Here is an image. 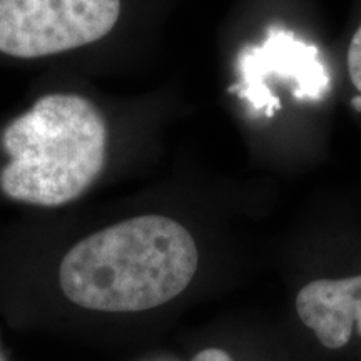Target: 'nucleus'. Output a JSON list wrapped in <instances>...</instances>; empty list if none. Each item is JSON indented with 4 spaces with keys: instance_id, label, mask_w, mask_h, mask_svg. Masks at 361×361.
<instances>
[{
    "instance_id": "nucleus-1",
    "label": "nucleus",
    "mask_w": 361,
    "mask_h": 361,
    "mask_svg": "<svg viewBox=\"0 0 361 361\" xmlns=\"http://www.w3.org/2000/svg\"><path fill=\"white\" fill-rule=\"evenodd\" d=\"M197 259L183 224L159 214L137 216L79 241L62 259L59 283L80 308L134 313L180 295Z\"/></svg>"
},
{
    "instance_id": "nucleus-2",
    "label": "nucleus",
    "mask_w": 361,
    "mask_h": 361,
    "mask_svg": "<svg viewBox=\"0 0 361 361\" xmlns=\"http://www.w3.org/2000/svg\"><path fill=\"white\" fill-rule=\"evenodd\" d=\"M8 162L0 189L13 201L57 207L96 183L107 156V126L79 94H47L2 133Z\"/></svg>"
},
{
    "instance_id": "nucleus-3",
    "label": "nucleus",
    "mask_w": 361,
    "mask_h": 361,
    "mask_svg": "<svg viewBox=\"0 0 361 361\" xmlns=\"http://www.w3.org/2000/svg\"><path fill=\"white\" fill-rule=\"evenodd\" d=\"M119 16L121 0H0V52L37 59L84 47Z\"/></svg>"
},
{
    "instance_id": "nucleus-4",
    "label": "nucleus",
    "mask_w": 361,
    "mask_h": 361,
    "mask_svg": "<svg viewBox=\"0 0 361 361\" xmlns=\"http://www.w3.org/2000/svg\"><path fill=\"white\" fill-rule=\"evenodd\" d=\"M238 89L256 112L273 116L281 107L271 84L283 82L300 101H319L329 89V75L319 51L283 27H271L264 42L239 54Z\"/></svg>"
},
{
    "instance_id": "nucleus-5",
    "label": "nucleus",
    "mask_w": 361,
    "mask_h": 361,
    "mask_svg": "<svg viewBox=\"0 0 361 361\" xmlns=\"http://www.w3.org/2000/svg\"><path fill=\"white\" fill-rule=\"evenodd\" d=\"M296 311L323 346L343 348L350 341L353 324L361 336V274L308 283L298 293Z\"/></svg>"
},
{
    "instance_id": "nucleus-6",
    "label": "nucleus",
    "mask_w": 361,
    "mask_h": 361,
    "mask_svg": "<svg viewBox=\"0 0 361 361\" xmlns=\"http://www.w3.org/2000/svg\"><path fill=\"white\" fill-rule=\"evenodd\" d=\"M348 71L355 87L361 92V25L351 39L348 49Z\"/></svg>"
},
{
    "instance_id": "nucleus-7",
    "label": "nucleus",
    "mask_w": 361,
    "mask_h": 361,
    "mask_svg": "<svg viewBox=\"0 0 361 361\" xmlns=\"http://www.w3.org/2000/svg\"><path fill=\"white\" fill-rule=\"evenodd\" d=\"M192 361H233L231 356H229L226 351L219 348H207L202 350L194 356Z\"/></svg>"
},
{
    "instance_id": "nucleus-8",
    "label": "nucleus",
    "mask_w": 361,
    "mask_h": 361,
    "mask_svg": "<svg viewBox=\"0 0 361 361\" xmlns=\"http://www.w3.org/2000/svg\"><path fill=\"white\" fill-rule=\"evenodd\" d=\"M353 104H356V109H358V111H361V96L360 97H355L353 99Z\"/></svg>"
}]
</instances>
